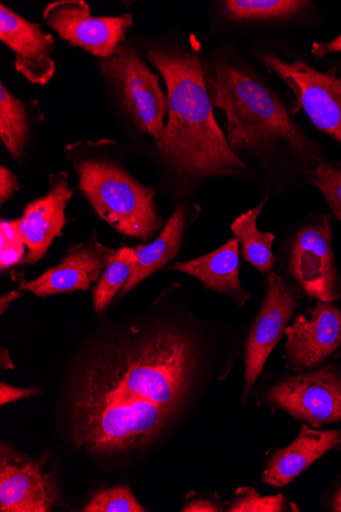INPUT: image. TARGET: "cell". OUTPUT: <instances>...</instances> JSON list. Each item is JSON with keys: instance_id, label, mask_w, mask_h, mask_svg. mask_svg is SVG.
<instances>
[{"instance_id": "1", "label": "cell", "mask_w": 341, "mask_h": 512, "mask_svg": "<svg viewBox=\"0 0 341 512\" xmlns=\"http://www.w3.org/2000/svg\"><path fill=\"white\" fill-rule=\"evenodd\" d=\"M213 339L192 314L168 307L96 343L74 384L76 447L110 457L152 443L205 370Z\"/></svg>"}, {"instance_id": "2", "label": "cell", "mask_w": 341, "mask_h": 512, "mask_svg": "<svg viewBox=\"0 0 341 512\" xmlns=\"http://www.w3.org/2000/svg\"><path fill=\"white\" fill-rule=\"evenodd\" d=\"M204 73L213 107L226 115L231 150L240 158L242 152L252 156L268 184L309 181L324 155L255 71L218 61Z\"/></svg>"}, {"instance_id": "3", "label": "cell", "mask_w": 341, "mask_h": 512, "mask_svg": "<svg viewBox=\"0 0 341 512\" xmlns=\"http://www.w3.org/2000/svg\"><path fill=\"white\" fill-rule=\"evenodd\" d=\"M181 50L152 46L148 58L165 80L169 111L156 145L167 168L183 185L211 178L256 179L257 171L230 148L217 123L197 45Z\"/></svg>"}, {"instance_id": "4", "label": "cell", "mask_w": 341, "mask_h": 512, "mask_svg": "<svg viewBox=\"0 0 341 512\" xmlns=\"http://www.w3.org/2000/svg\"><path fill=\"white\" fill-rule=\"evenodd\" d=\"M79 188L101 219L126 237L149 241L166 225L158 215L156 192L123 168L104 160L75 164Z\"/></svg>"}, {"instance_id": "5", "label": "cell", "mask_w": 341, "mask_h": 512, "mask_svg": "<svg viewBox=\"0 0 341 512\" xmlns=\"http://www.w3.org/2000/svg\"><path fill=\"white\" fill-rule=\"evenodd\" d=\"M275 256L280 271L311 300H341L330 215L309 216L282 239Z\"/></svg>"}, {"instance_id": "6", "label": "cell", "mask_w": 341, "mask_h": 512, "mask_svg": "<svg viewBox=\"0 0 341 512\" xmlns=\"http://www.w3.org/2000/svg\"><path fill=\"white\" fill-rule=\"evenodd\" d=\"M105 76L115 85L122 104L138 129L157 145L165 132L169 111L168 95L156 75L128 44L100 63Z\"/></svg>"}, {"instance_id": "7", "label": "cell", "mask_w": 341, "mask_h": 512, "mask_svg": "<svg viewBox=\"0 0 341 512\" xmlns=\"http://www.w3.org/2000/svg\"><path fill=\"white\" fill-rule=\"evenodd\" d=\"M265 295L245 341V396L262 374L272 351L303 300V291L280 270L264 276Z\"/></svg>"}, {"instance_id": "8", "label": "cell", "mask_w": 341, "mask_h": 512, "mask_svg": "<svg viewBox=\"0 0 341 512\" xmlns=\"http://www.w3.org/2000/svg\"><path fill=\"white\" fill-rule=\"evenodd\" d=\"M267 397L315 428L341 422V358L280 381Z\"/></svg>"}, {"instance_id": "9", "label": "cell", "mask_w": 341, "mask_h": 512, "mask_svg": "<svg viewBox=\"0 0 341 512\" xmlns=\"http://www.w3.org/2000/svg\"><path fill=\"white\" fill-rule=\"evenodd\" d=\"M260 59L291 89L297 107L315 127L341 145V76L332 70L320 72L302 60L288 63L272 54Z\"/></svg>"}, {"instance_id": "10", "label": "cell", "mask_w": 341, "mask_h": 512, "mask_svg": "<svg viewBox=\"0 0 341 512\" xmlns=\"http://www.w3.org/2000/svg\"><path fill=\"white\" fill-rule=\"evenodd\" d=\"M43 19L62 39L102 59L117 52L133 25L130 14L92 17L89 5L83 0H61L48 5Z\"/></svg>"}, {"instance_id": "11", "label": "cell", "mask_w": 341, "mask_h": 512, "mask_svg": "<svg viewBox=\"0 0 341 512\" xmlns=\"http://www.w3.org/2000/svg\"><path fill=\"white\" fill-rule=\"evenodd\" d=\"M60 499L53 474L44 473L43 462L20 454L12 446L0 448V511H52Z\"/></svg>"}, {"instance_id": "12", "label": "cell", "mask_w": 341, "mask_h": 512, "mask_svg": "<svg viewBox=\"0 0 341 512\" xmlns=\"http://www.w3.org/2000/svg\"><path fill=\"white\" fill-rule=\"evenodd\" d=\"M286 366L301 374L321 367L341 346V311L318 301L309 317L298 315L285 331Z\"/></svg>"}, {"instance_id": "13", "label": "cell", "mask_w": 341, "mask_h": 512, "mask_svg": "<svg viewBox=\"0 0 341 512\" xmlns=\"http://www.w3.org/2000/svg\"><path fill=\"white\" fill-rule=\"evenodd\" d=\"M115 252L93 235L88 241L72 246L59 265L46 270L34 281L28 282L22 274L16 275L19 290L40 298L88 291L92 284L100 282Z\"/></svg>"}, {"instance_id": "14", "label": "cell", "mask_w": 341, "mask_h": 512, "mask_svg": "<svg viewBox=\"0 0 341 512\" xmlns=\"http://www.w3.org/2000/svg\"><path fill=\"white\" fill-rule=\"evenodd\" d=\"M48 186L47 195L29 203L22 217L16 220L28 249L23 265H35L43 259L66 225V207L73 197L69 174L66 171L51 174Z\"/></svg>"}, {"instance_id": "15", "label": "cell", "mask_w": 341, "mask_h": 512, "mask_svg": "<svg viewBox=\"0 0 341 512\" xmlns=\"http://www.w3.org/2000/svg\"><path fill=\"white\" fill-rule=\"evenodd\" d=\"M0 39L15 54V68L29 82L46 85L56 73L52 57L57 46L54 37L41 30L2 4L0 6Z\"/></svg>"}, {"instance_id": "16", "label": "cell", "mask_w": 341, "mask_h": 512, "mask_svg": "<svg viewBox=\"0 0 341 512\" xmlns=\"http://www.w3.org/2000/svg\"><path fill=\"white\" fill-rule=\"evenodd\" d=\"M168 269L198 279L206 290L228 296L239 307L251 297L240 284V247L236 238L209 254L176 262Z\"/></svg>"}, {"instance_id": "17", "label": "cell", "mask_w": 341, "mask_h": 512, "mask_svg": "<svg viewBox=\"0 0 341 512\" xmlns=\"http://www.w3.org/2000/svg\"><path fill=\"white\" fill-rule=\"evenodd\" d=\"M334 449H341V429L320 431L303 426L294 442L272 456L263 481L274 487L286 486Z\"/></svg>"}, {"instance_id": "18", "label": "cell", "mask_w": 341, "mask_h": 512, "mask_svg": "<svg viewBox=\"0 0 341 512\" xmlns=\"http://www.w3.org/2000/svg\"><path fill=\"white\" fill-rule=\"evenodd\" d=\"M187 224L186 207L183 203H179L160 236L148 245L134 248L137 263L129 281L122 289V296L131 292L145 279L164 269L179 256L186 236Z\"/></svg>"}, {"instance_id": "19", "label": "cell", "mask_w": 341, "mask_h": 512, "mask_svg": "<svg viewBox=\"0 0 341 512\" xmlns=\"http://www.w3.org/2000/svg\"><path fill=\"white\" fill-rule=\"evenodd\" d=\"M267 199L239 215L231 224L234 238L239 242L240 257L256 268L263 276L274 271L277 265L273 251L275 236L270 231H261L258 220Z\"/></svg>"}, {"instance_id": "20", "label": "cell", "mask_w": 341, "mask_h": 512, "mask_svg": "<svg viewBox=\"0 0 341 512\" xmlns=\"http://www.w3.org/2000/svg\"><path fill=\"white\" fill-rule=\"evenodd\" d=\"M29 123L24 104L0 85V138L16 161L24 157L29 141Z\"/></svg>"}, {"instance_id": "21", "label": "cell", "mask_w": 341, "mask_h": 512, "mask_svg": "<svg viewBox=\"0 0 341 512\" xmlns=\"http://www.w3.org/2000/svg\"><path fill=\"white\" fill-rule=\"evenodd\" d=\"M308 4L301 0H227L224 12L236 22L283 20L299 15Z\"/></svg>"}, {"instance_id": "22", "label": "cell", "mask_w": 341, "mask_h": 512, "mask_svg": "<svg viewBox=\"0 0 341 512\" xmlns=\"http://www.w3.org/2000/svg\"><path fill=\"white\" fill-rule=\"evenodd\" d=\"M136 263L134 248L122 247L115 252L93 291V306L96 313H102L117 293L125 287Z\"/></svg>"}, {"instance_id": "23", "label": "cell", "mask_w": 341, "mask_h": 512, "mask_svg": "<svg viewBox=\"0 0 341 512\" xmlns=\"http://www.w3.org/2000/svg\"><path fill=\"white\" fill-rule=\"evenodd\" d=\"M85 512H144L129 487L118 486L96 493L84 507Z\"/></svg>"}, {"instance_id": "24", "label": "cell", "mask_w": 341, "mask_h": 512, "mask_svg": "<svg viewBox=\"0 0 341 512\" xmlns=\"http://www.w3.org/2000/svg\"><path fill=\"white\" fill-rule=\"evenodd\" d=\"M309 182L320 190L334 217L341 222V167L323 162L313 171Z\"/></svg>"}, {"instance_id": "25", "label": "cell", "mask_w": 341, "mask_h": 512, "mask_svg": "<svg viewBox=\"0 0 341 512\" xmlns=\"http://www.w3.org/2000/svg\"><path fill=\"white\" fill-rule=\"evenodd\" d=\"M0 269L8 270L25 259L26 245L20 234L17 221L0 222Z\"/></svg>"}, {"instance_id": "26", "label": "cell", "mask_w": 341, "mask_h": 512, "mask_svg": "<svg viewBox=\"0 0 341 512\" xmlns=\"http://www.w3.org/2000/svg\"><path fill=\"white\" fill-rule=\"evenodd\" d=\"M286 509L283 495L262 496L253 488H241L229 506L230 512H280Z\"/></svg>"}, {"instance_id": "27", "label": "cell", "mask_w": 341, "mask_h": 512, "mask_svg": "<svg viewBox=\"0 0 341 512\" xmlns=\"http://www.w3.org/2000/svg\"><path fill=\"white\" fill-rule=\"evenodd\" d=\"M20 189L16 175L8 168L0 167V203L5 204L12 200Z\"/></svg>"}, {"instance_id": "28", "label": "cell", "mask_w": 341, "mask_h": 512, "mask_svg": "<svg viewBox=\"0 0 341 512\" xmlns=\"http://www.w3.org/2000/svg\"><path fill=\"white\" fill-rule=\"evenodd\" d=\"M40 393L41 392L35 387L29 389L16 388L2 383V385H0V405L4 406L20 399L37 396Z\"/></svg>"}, {"instance_id": "29", "label": "cell", "mask_w": 341, "mask_h": 512, "mask_svg": "<svg viewBox=\"0 0 341 512\" xmlns=\"http://www.w3.org/2000/svg\"><path fill=\"white\" fill-rule=\"evenodd\" d=\"M311 53L317 59L341 53V34L328 42H314Z\"/></svg>"}, {"instance_id": "30", "label": "cell", "mask_w": 341, "mask_h": 512, "mask_svg": "<svg viewBox=\"0 0 341 512\" xmlns=\"http://www.w3.org/2000/svg\"><path fill=\"white\" fill-rule=\"evenodd\" d=\"M184 512H217L222 511V507L211 500H197L188 503L183 510Z\"/></svg>"}, {"instance_id": "31", "label": "cell", "mask_w": 341, "mask_h": 512, "mask_svg": "<svg viewBox=\"0 0 341 512\" xmlns=\"http://www.w3.org/2000/svg\"><path fill=\"white\" fill-rule=\"evenodd\" d=\"M22 296V291H13L0 299V306H2V314L9 308L10 304Z\"/></svg>"}, {"instance_id": "32", "label": "cell", "mask_w": 341, "mask_h": 512, "mask_svg": "<svg viewBox=\"0 0 341 512\" xmlns=\"http://www.w3.org/2000/svg\"><path fill=\"white\" fill-rule=\"evenodd\" d=\"M330 505L332 511L341 512V482L332 494Z\"/></svg>"}]
</instances>
